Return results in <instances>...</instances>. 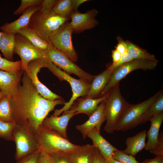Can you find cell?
Instances as JSON below:
<instances>
[{"instance_id":"74e56055","label":"cell","mask_w":163,"mask_h":163,"mask_svg":"<svg viewBox=\"0 0 163 163\" xmlns=\"http://www.w3.org/2000/svg\"><path fill=\"white\" fill-rule=\"evenodd\" d=\"M91 163H109L101 155L97 148L95 147Z\"/></svg>"},{"instance_id":"83f0119b","label":"cell","mask_w":163,"mask_h":163,"mask_svg":"<svg viewBox=\"0 0 163 163\" xmlns=\"http://www.w3.org/2000/svg\"><path fill=\"white\" fill-rule=\"evenodd\" d=\"M0 121L6 123L14 122L11 99L5 95L0 99Z\"/></svg>"},{"instance_id":"44dd1931","label":"cell","mask_w":163,"mask_h":163,"mask_svg":"<svg viewBox=\"0 0 163 163\" xmlns=\"http://www.w3.org/2000/svg\"><path fill=\"white\" fill-rule=\"evenodd\" d=\"M113 70L109 66L100 74L94 76L88 92L84 97L93 98L99 97L108 83Z\"/></svg>"},{"instance_id":"ba28073f","label":"cell","mask_w":163,"mask_h":163,"mask_svg":"<svg viewBox=\"0 0 163 163\" xmlns=\"http://www.w3.org/2000/svg\"><path fill=\"white\" fill-rule=\"evenodd\" d=\"M73 32L70 22L67 21L50 35L49 42L73 62H75L78 55L72 43Z\"/></svg>"},{"instance_id":"d590c367","label":"cell","mask_w":163,"mask_h":163,"mask_svg":"<svg viewBox=\"0 0 163 163\" xmlns=\"http://www.w3.org/2000/svg\"><path fill=\"white\" fill-rule=\"evenodd\" d=\"M57 0H44L40 6L39 10L41 11H49L52 9L57 2Z\"/></svg>"},{"instance_id":"d6986e66","label":"cell","mask_w":163,"mask_h":163,"mask_svg":"<svg viewBox=\"0 0 163 163\" xmlns=\"http://www.w3.org/2000/svg\"><path fill=\"white\" fill-rule=\"evenodd\" d=\"M100 131L94 128L89 131L87 136L92 140L93 145L97 148L105 159H112L113 152L118 149L101 135Z\"/></svg>"},{"instance_id":"f1b7e54d","label":"cell","mask_w":163,"mask_h":163,"mask_svg":"<svg viewBox=\"0 0 163 163\" xmlns=\"http://www.w3.org/2000/svg\"><path fill=\"white\" fill-rule=\"evenodd\" d=\"M52 11L62 17L70 19L72 15L74 13L71 0H57Z\"/></svg>"},{"instance_id":"4dcf8cb0","label":"cell","mask_w":163,"mask_h":163,"mask_svg":"<svg viewBox=\"0 0 163 163\" xmlns=\"http://www.w3.org/2000/svg\"><path fill=\"white\" fill-rule=\"evenodd\" d=\"M16 125L14 122L6 123L0 121V139L8 141H14L12 132Z\"/></svg>"},{"instance_id":"cb8c5ba5","label":"cell","mask_w":163,"mask_h":163,"mask_svg":"<svg viewBox=\"0 0 163 163\" xmlns=\"http://www.w3.org/2000/svg\"><path fill=\"white\" fill-rule=\"evenodd\" d=\"M15 34L3 32L0 40V50L5 58L13 61V56L15 45Z\"/></svg>"},{"instance_id":"8992f818","label":"cell","mask_w":163,"mask_h":163,"mask_svg":"<svg viewBox=\"0 0 163 163\" xmlns=\"http://www.w3.org/2000/svg\"><path fill=\"white\" fill-rule=\"evenodd\" d=\"M12 135L15 145L16 160L39 150L35 134L29 123L16 124Z\"/></svg>"},{"instance_id":"52a82bcc","label":"cell","mask_w":163,"mask_h":163,"mask_svg":"<svg viewBox=\"0 0 163 163\" xmlns=\"http://www.w3.org/2000/svg\"><path fill=\"white\" fill-rule=\"evenodd\" d=\"M161 91L141 103L130 104L117 123L115 130L125 131L135 128L141 124L146 112L157 98Z\"/></svg>"},{"instance_id":"5b68a950","label":"cell","mask_w":163,"mask_h":163,"mask_svg":"<svg viewBox=\"0 0 163 163\" xmlns=\"http://www.w3.org/2000/svg\"><path fill=\"white\" fill-rule=\"evenodd\" d=\"M47 68L60 81H66L68 82L72 88V94L69 101L66 102L62 108L54 110L53 115L58 116L62 113L68 110L78 97L86 96L90 88L91 84L83 79H76L71 77L50 61L49 62Z\"/></svg>"},{"instance_id":"836d02e7","label":"cell","mask_w":163,"mask_h":163,"mask_svg":"<svg viewBox=\"0 0 163 163\" xmlns=\"http://www.w3.org/2000/svg\"><path fill=\"white\" fill-rule=\"evenodd\" d=\"M69 153H63L49 155L53 163H72Z\"/></svg>"},{"instance_id":"f546056e","label":"cell","mask_w":163,"mask_h":163,"mask_svg":"<svg viewBox=\"0 0 163 163\" xmlns=\"http://www.w3.org/2000/svg\"><path fill=\"white\" fill-rule=\"evenodd\" d=\"M0 70L12 74H18L23 71L21 61H10L2 57L0 54Z\"/></svg>"},{"instance_id":"f6af8a7d","label":"cell","mask_w":163,"mask_h":163,"mask_svg":"<svg viewBox=\"0 0 163 163\" xmlns=\"http://www.w3.org/2000/svg\"><path fill=\"white\" fill-rule=\"evenodd\" d=\"M4 96H5V95L3 94L2 92L0 90V99Z\"/></svg>"},{"instance_id":"d4e9b609","label":"cell","mask_w":163,"mask_h":163,"mask_svg":"<svg viewBox=\"0 0 163 163\" xmlns=\"http://www.w3.org/2000/svg\"><path fill=\"white\" fill-rule=\"evenodd\" d=\"M127 46V52L133 59H145L158 62L153 54L149 53L131 41H125Z\"/></svg>"},{"instance_id":"1f68e13d","label":"cell","mask_w":163,"mask_h":163,"mask_svg":"<svg viewBox=\"0 0 163 163\" xmlns=\"http://www.w3.org/2000/svg\"><path fill=\"white\" fill-rule=\"evenodd\" d=\"M112 158L113 159L123 163H141L138 161L134 156L126 154L122 151L118 149L113 152Z\"/></svg>"},{"instance_id":"7a4b0ae2","label":"cell","mask_w":163,"mask_h":163,"mask_svg":"<svg viewBox=\"0 0 163 163\" xmlns=\"http://www.w3.org/2000/svg\"><path fill=\"white\" fill-rule=\"evenodd\" d=\"M34 134L40 151L49 154L70 153L81 146L72 143L68 139L42 125Z\"/></svg>"},{"instance_id":"3957f363","label":"cell","mask_w":163,"mask_h":163,"mask_svg":"<svg viewBox=\"0 0 163 163\" xmlns=\"http://www.w3.org/2000/svg\"><path fill=\"white\" fill-rule=\"evenodd\" d=\"M108 92L107 97L104 101V112L107 122L104 130L111 133L115 130L117 123L130 104L121 94L119 82Z\"/></svg>"},{"instance_id":"7c38bea8","label":"cell","mask_w":163,"mask_h":163,"mask_svg":"<svg viewBox=\"0 0 163 163\" xmlns=\"http://www.w3.org/2000/svg\"><path fill=\"white\" fill-rule=\"evenodd\" d=\"M50 60L48 58H39L30 62L26 72L40 94L44 98L54 101L62 99L60 96L53 92L39 80L38 73L42 68L47 67Z\"/></svg>"},{"instance_id":"2e32d148","label":"cell","mask_w":163,"mask_h":163,"mask_svg":"<svg viewBox=\"0 0 163 163\" xmlns=\"http://www.w3.org/2000/svg\"><path fill=\"white\" fill-rule=\"evenodd\" d=\"M108 93L100 97L93 98L84 97L77 99L68 112H75V115L83 113L90 117L97 110L98 105L107 98Z\"/></svg>"},{"instance_id":"ac0fdd59","label":"cell","mask_w":163,"mask_h":163,"mask_svg":"<svg viewBox=\"0 0 163 163\" xmlns=\"http://www.w3.org/2000/svg\"><path fill=\"white\" fill-rule=\"evenodd\" d=\"M23 71L13 75L0 70V90L5 95L11 99L16 94L21 85Z\"/></svg>"},{"instance_id":"d6a6232c","label":"cell","mask_w":163,"mask_h":163,"mask_svg":"<svg viewBox=\"0 0 163 163\" xmlns=\"http://www.w3.org/2000/svg\"><path fill=\"white\" fill-rule=\"evenodd\" d=\"M42 0H21L19 7L14 12L15 15H19L27 9L34 6H40L42 2Z\"/></svg>"},{"instance_id":"9c48e42d","label":"cell","mask_w":163,"mask_h":163,"mask_svg":"<svg viewBox=\"0 0 163 163\" xmlns=\"http://www.w3.org/2000/svg\"><path fill=\"white\" fill-rule=\"evenodd\" d=\"M49 43V46L46 51L50 61L68 74H74L79 78L91 84L94 76L83 70L50 42Z\"/></svg>"},{"instance_id":"ffe728a7","label":"cell","mask_w":163,"mask_h":163,"mask_svg":"<svg viewBox=\"0 0 163 163\" xmlns=\"http://www.w3.org/2000/svg\"><path fill=\"white\" fill-rule=\"evenodd\" d=\"M40 6H32L27 9L18 19L11 23H5L0 27V29L5 32L17 34L20 30L28 26L32 16L39 10Z\"/></svg>"},{"instance_id":"9a60e30c","label":"cell","mask_w":163,"mask_h":163,"mask_svg":"<svg viewBox=\"0 0 163 163\" xmlns=\"http://www.w3.org/2000/svg\"><path fill=\"white\" fill-rule=\"evenodd\" d=\"M75 115V112L68 111L63 112V115L60 116L52 115L49 117H46L41 125L68 139L67 132L68 125L71 119Z\"/></svg>"},{"instance_id":"603a6c76","label":"cell","mask_w":163,"mask_h":163,"mask_svg":"<svg viewBox=\"0 0 163 163\" xmlns=\"http://www.w3.org/2000/svg\"><path fill=\"white\" fill-rule=\"evenodd\" d=\"M94 148L93 145H84L78 150L69 153L72 163H91Z\"/></svg>"},{"instance_id":"4316f807","label":"cell","mask_w":163,"mask_h":163,"mask_svg":"<svg viewBox=\"0 0 163 163\" xmlns=\"http://www.w3.org/2000/svg\"><path fill=\"white\" fill-rule=\"evenodd\" d=\"M163 111V91L161 90L158 96L152 103L144 116L141 123L149 121L150 119Z\"/></svg>"},{"instance_id":"30bf717a","label":"cell","mask_w":163,"mask_h":163,"mask_svg":"<svg viewBox=\"0 0 163 163\" xmlns=\"http://www.w3.org/2000/svg\"><path fill=\"white\" fill-rule=\"evenodd\" d=\"M158 62L145 59H136L123 64L114 69L110 80L99 97L107 93L127 75L135 70L154 69Z\"/></svg>"},{"instance_id":"6da1fadb","label":"cell","mask_w":163,"mask_h":163,"mask_svg":"<svg viewBox=\"0 0 163 163\" xmlns=\"http://www.w3.org/2000/svg\"><path fill=\"white\" fill-rule=\"evenodd\" d=\"M22 84L11 98L14 120L17 125L29 123L34 133L44 119L58 104L66 103L62 99L54 101L42 96L25 71H23Z\"/></svg>"},{"instance_id":"ab89813d","label":"cell","mask_w":163,"mask_h":163,"mask_svg":"<svg viewBox=\"0 0 163 163\" xmlns=\"http://www.w3.org/2000/svg\"><path fill=\"white\" fill-rule=\"evenodd\" d=\"M133 60L127 52L122 54L121 59L120 61L116 64L113 66H110V67L112 69H115L118 66L125 63L131 61Z\"/></svg>"},{"instance_id":"277c9868","label":"cell","mask_w":163,"mask_h":163,"mask_svg":"<svg viewBox=\"0 0 163 163\" xmlns=\"http://www.w3.org/2000/svg\"><path fill=\"white\" fill-rule=\"evenodd\" d=\"M69 20L57 15L52 10L41 11L39 10L32 16L28 26L42 39L49 43L50 35Z\"/></svg>"},{"instance_id":"b9f144b4","label":"cell","mask_w":163,"mask_h":163,"mask_svg":"<svg viewBox=\"0 0 163 163\" xmlns=\"http://www.w3.org/2000/svg\"><path fill=\"white\" fill-rule=\"evenodd\" d=\"M141 163H163V156H156L153 158L145 159Z\"/></svg>"},{"instance_id":"8fae6325","label":"cell","mask_w":163,"mask_h":163,"mask_svg":"<svg viewBox=\"0 0 163 163\" xmlns=\"http://www.w3.org/2000/svg\"><path fill=\"white\" fill-rule=\"evenodd\" d=\"M15 38L14 54H17L21 58L23 71H27L28 64L32 61L39 58H48L46 50L35 46L23 36L17 33Z\"/></svg>"},{"instance_id":"484cf974","label":"cell","mask_w":163,"mask_h":163,"mask_svg":"<svg viewBox=\"0 0 163 163\" xmlns=\"http://www.w3.org/2000/svg\"><path fill=\"white\" fill-rule=\"evenodd\" d=\"M17 33L26 38L34 45L43 50H46L49 43L40 37L28 26L20 30Z\"/></svg>"},{"instance_id":"8d00e7d4","label":"cell","mask_w":163,"mask_h":163,"mask_svg":"<svg viewBox=\"0 0 163 163\" xmlns=\"http://www.w3.org/2000/svg\"><path fill=\"white\" fill-rule=\"evenodd\" d=\"M118 43L115 46V49L122 55L127 52V46L125 41L120 37L117 38Z\"/></svg>"},{"instance_id":"ee69618b","label":"cell","mask_w":163,"mask_h":163,"mask_svg":"<svg viewBox=\"0 0 163 163\" xmlns=\"http://www.w3.org/2000/svg\"><path fill=\"white\" fill-rule=\"evenodd\" d=\"M109 163H123L120 161H117L113 159L109 160H106Z\"/></svg>"},{"instance_id":"4fadbf2b","label":"cell","mask_w":163,"mask_h":163,"mask_svg":"<svg viewBox=\"0 0 163 163\" xmlns=\"http://www.w3.org/2000/svg\"><path fill=\"white\" fill-rule=\"evenodd\" d=\"M163 120V113L153 117L149 120L151 125L147 133L148 141L144 149L156 156H163V133H159Z\"/></svg>"},{"instance_id":"e0dca14e","label":"cell","mask_w":163,"mask_h":163,"mask_svg":"<svg viewBox=\"0 0 163 163\" xmlns=\"http://www.w3.org/2000/svg\"><path fill=\"white\" fill-rule=\"evenodd\" d=\"M104 101L100 104L88 120L82 124L76 126V129L81 134L84 139L92 129L95 128L100 130L102 124L106 120L104 112Z\"/></svg>"},{"instance_id":"60d3db41","label":"cell","mask_w":163,"mask_h":163,"mask_svg":"<svg viewBox=\"0 0 163 163\" xmlns=\"http://www.w3.org/2000/svg\"><path fill=\"white\" fill-rule=\"evenodd\" d=\"M122 54L115 49L112 51V63L110 65L113 66L117 63L120 60Z\"/></svg>"},{"instance_id":"f35d334b","label":"cell","mask_w":163,"mask_h":163,"mask_svg":"<svg viewBox=\"0 0 163 163\" xmlns=\"http://www.w3.org/2000/svg\"><path fill=\"white\" fill-rule=\"evenodd\" d=\"M36 163H53L50 155L40 151Z\"/></svg>"},{"instance_id":"7bdbcfd3","label":"cell","mask_w":163,"mask_h":163,"mask_svg":"<svg viewBox=\"0 0 163 163\" xmlns=\"http://www.w3.org/2000/svg\"><path fill=\"white\" fill-rule=\"evenodd\" d=\"M88 1V0H71L72 7L74 12L78 11V8L80 5Z\"/></svg>"},{"instance_id":"5bb4252c","label":"cell","mask_w":163,"mask_h":163,"mask_svg":"<svg viewBox=\"0 0 163 163\" xmlns=\"http://www.w3.org/2000/svg\"><path fill=\"white\" fill-rule=\"evenodd\" d=\"M98 13V11L95 8L84 13H81L78 10L74 12L71 17L70 22L73 32L80 33L96 27L99 23L95 18Z\"/></svg>"},{"instance_id":"e575fe53","label":"cell","mask_w":163,"mask_h":163,"mask_svg":"<svg viewBox=\"0 0 163 163\" xmlns=\"http://www.w3.org/2000/svg\"><path fill=\"white\" fill-rule=\"evenodd\" d=\"M40 151L35 152L24 156L17 160L16 163H36Z\"/></svg>"},{"instance_id":"7402d4cb","label":"cell","mask_w":163,"mask_h":163,"mask_svg":"<svg viewBox=\"0 0 163 163\" xmlns=\"http://www.w3.org/2000/svg\"><path fill=\"white\" fill-rule=\"evenodd\" d=\"M146 133L147 130H144L132 137H128L125 142L126 148L123 152L134 157L145 148Z\"/></svg>"},{"instance_id":"bcb514c9","label":"cell","mask_w":163,"mask_h":163,"mask_svg":"<svg viewBox=\"0 0 163 163\" xmlns=\"http://www.w3.org/2000/svg\"><path fill=\"white\" fill-rule=\"evenodd\" d=\"M3 31H0V39H1V38H2V35H3Z\"/></svg>"}]
</instances>
